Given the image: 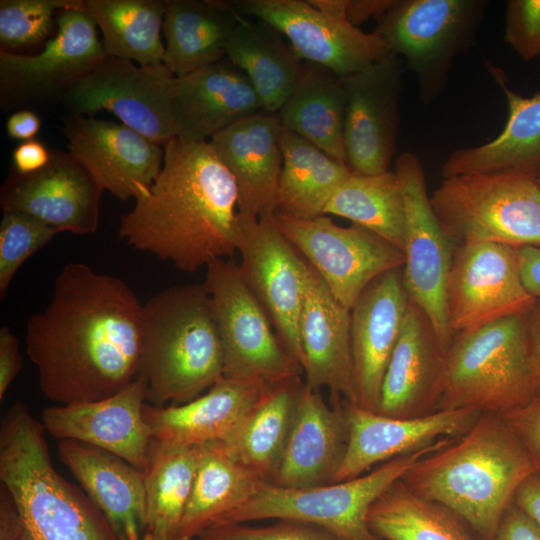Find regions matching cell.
Masks as SVG:
<instances>
[{"label": "cell", "mask_w": 540, "mask_h": 540, "mask_svg": "<svg viewBox=\"0 0 540 540\" xmlns=\"http://www.w3.org/2000/svg\"><path fill=\"white\" fill-rule=\"evenodd\" d=\"M142 307L122 279L66 264L47 307L26 322V353L39 385L62 404L106 398L138 376Z\"/></svg>", "instance_id": "cell-1"}, {"label": "cell", "mask_w": 540, "mask_h": 540, "mask_svg": "<svg viewBox=\"0 0 540 540\" xmlns=\"http://www.w3.org/2000/svg\"><path fill=\"white\" fill-rule=\"evenodd\" d=\"M149 190L122 216L119 236L133 248L195 272L237 252L239 196L209 141L172 138Z\"/></svg>", "instance_id": "cell-2"}, {"label": "cell", "mask_w": 540, "mask_h": 540, "mask_svg": "<svg viewBox=\"0 0 540 540\" xmlns=\"http://www.w3.org/2000/svg\"><path fill=\"white\" fill-rule=\"evenodd\" d=\"M539 472L498 414H480L463 435L422 457L401 478L415 494L456 513L480 540H493L520 485Z\"/></svg>", "instance_id": "cell-3"}, {"label": "cell", "mask_w": 540, "mask_h": 540, "mask_svg": "<svg viewBox=\"0 0 540 540\" xmlns=\"http://www.w3.org/2000/svg\"><path fill=\"white\" fill-rule=\"evenodd\" d=\"M42 422L16 401L0 427V481L19 521V540H123L106 516L55 469Z\"/></svg>", "instance_id": "cell-4"}, {"label": "cell", "mask_w": 540, "mask_h": 540, "mask_svg": "<svg viewBox=\"0 0 540 540\" xmlns=\"http://www.w3.org/2000/svg\"><path fill=\"white\" fill-rule=\"evenodd\" d=\"M138 376L146 401L187 403L224 377V354L203 284L170 286L142 307Z\"/></svg>", "instance_id": "cell-5"}, {"label": "cell", "mask_w": 540, "mask_h": 540, "mask_svg": "<svg viewBox=\"0 0 540 540\" xmlns=\"http://www.w3.org/2000/svg\"><path fill=\"white\" fill-rule=\"evenodd\" d=\"M535 396L526 314L453 336L445 354L438 410L500 415Z\"/></svg>", "instance_id": "cell-6"}, {"label": "cell", "mask_w": 540, "mask_h": 540, "mask_svg": "<svg viewBox=\"0 0 540 540\" xmlns=\"http://www.w3.org/2000/svg\"><path fill=\"white\" fill-rule=\"evenodd\" d=\"M430 202L453 242L540 248V185L534 176L513 171L456 175L443 179Z\"/></svg>", "instance_id": "cell-7"}, {"label": "cell", "mask_w": 540, "mask_h": 540, "mask_svg": "<svg viewBox=\"0 0 540 540\" xmlns=\"http://www.w3.org/2000/svg\"><path fill=\"white\" fill-rule=\"evenodd\" d=\"M452 438H442L417 451L383 462L359 477L327 485L287 489L263 485L247 502L217 524L263 519H289L323 528L340 540H382L369 528L372 504L422 457Z\"/></svg>", "instance_id": "cell-8"}, {"label": "cell", "mask_w": 540, "mask_h": 540, "mask_svg": "<svg viewBox=\"0 0 540 540\" xmlns=\"http://www.w3.org/2000/svg\"><path fill=\"white\" fill-rule=\"evenodd\" d=\"M488 2L482 0H393L374 32L391 54L417 77L422 103L447 84L455 57L473 42Z\"/></svg>", "instance_id": "cell-9"}, {"label": "cell", "mask_w": 540, "mask_h": 540, "mask_svg": "<svg viewBox=\"0 0 540 540\" xmlns=\"http://www.w3.org/2000/svg\"><path fill=\"white\" fill-rule=\"evenodd\" d=\"M203 286L219 332L224 377L275 384L303 375L246 286L233 259H217L206 267Z\"/></svg>", "instance_id": "cell-10"}, {"label": "cell", "mask_w": 540, "mask_h": 540, "mask_svg": "<svg viewBox=\"0 0 540 540\" xmlns=\"http://www.w3.org/2000/svg\"><path fill=\"white\" fill-rule=\"evenodd\" d=\"M57 32L35 55L0 50V103L15 109L64 99L107 56L83 9L57 14Z\"/></svg>", "instance_id": "cell-11"}, {"label": "cell", "mask_w": 540, "mask_h": 540, "mask_svg": "<svg viewBox=\"0 0 540 540\" xmlns=\"http://www.w3.org/2000/svg\"><path fill=\"white\" fill-rule=\"evenodd\" d=\"M394 171L401 181L405 201L403 286L409 301L427 316L446 353L453 338L445 291L454 242L443 230L431 206L418 156L412 152L400 154Z\"/></svg>", "instance_id": "cell-12"}, {"label": "cell", "mask_w": 540, "mask_h": 540, "mask_svg": "<svg viewBox=\"0 0 540 540\" xmlns=\"http://www.w3.org/2000/svg\"><path fill=\"white\" fill-rule=\"evenodd\" d=\"M274 219L333 296L350 310L374 279L404 266L401 250L359 225L343 227L325 215L299 219L278 211Z\"/></svg>", "instance_id": "cell-13"}, {"label": "cell", "mask_w": 540, "mask_h": 540, "mask_svg": "<svg viewBox=\"0 0 540 540\" xmlns=\"http://www.w3.org/2000/svg\"><path fill=\"white\" fill-rule=\"evenodd\" d=\"M173 86L174 76L164 63L140 66L106 56L63 101L73 117L110 111L122 124L164 146L177 136Z\"/></svg>", "instance_id": "cell-14"}, {"label": "cell", "mask_w": 540, "mask_h": 540, "mask_svg": "<svg viewBox=\"0 0 540 540\" xmlns=\"http://www.w3.org/2000/svg\"><path fill=\"white\" fill-rule=\"evenodd\" d=\"M237 252L246 286L268 316L284 348L303 368L299 319L307 261L280 231L274 215L255 219L240 214Z\"/></svg>", "instance_id": "cell-15"}, {"label": "cell", "mask_w": 540, "mask_h": 540, "mask_svg": "<svg viewBox=\"0 0 540 540\" xmlns=\"http://www.w3.org/2000/svg\"><path fill=\"white\" fill-rule=\"evenodd\" d=\"M458 244L445 291L453 336L532 310L538 299L523 284L516 247L489 242Z\"/></svg>", "instance_id": "cell-16"}, {"label": "cell", "mask_w": 540, "mask_h": 540, "mask_svg": "<svg viewBox=\"0 0 540 540\" xmlns=\"http://www.w3.org/2000/svg\"><path fill=\"white\" fill-rule=\"evenodd\" d=\"M242 16L278 30L303 62L330 69L341 77L362 71L390 54L383 39L346 19L324 13L308 0H240Z\"/></svg>", "instance_id": "cell-17"}, {"label": "cell", "mask_w": 540, "mask_h": 540, "mask_svg": "<svg viewBox=\"0 0 540 540\" xmlns=\"http://www.w3.org/2000/svg\"><path fill=\"white\" fill-rule=\"evenodd\" d=\"M403 61L388 54L368 68L343 77L346 165L352 173L389 170L399 133Z\"/></svg>", "instance_id": "cell-18"}, {"label": "cell", "mask_w": 540, "mask_h": 540, "mask_svg": "<svg viewBox=\"0 0 540 540\" xmlns=\"http://www.w3.org/2000/svg\"><path fill=\"white\" fill-rule=\"evenodd\" d=\"M63 133L68 153L103 191L120 200L145 194L161 171L163 146L124 124L72 116Z\"/></svg>", "instance_id": "cell-19"}, {"label": "cell", "mask_w": 540, "mask_h": 540, "mask_svg": "<svg viewBox=\"0 0 540 540\" xmlns=\"http://www.w3.org/2000/svg\"><path fill=\"white\" fill-rule=\"evenodd\" d=\"M51 151L41 170L28 175L15 172L4 182L2 212L31 215L58 232H95L103 190L69 153Z\"/></svg>", "instance_id": "cell-20"}, {"label": "cell", "mask_w": 540, "mask_h": 540, "mask_svg": "<svg viewBox=\"0 0 540 540\" xmlns=\"http://www.w3.org/2000/svg\"><path fill=\"white\" fill-rule=\"evenodd\" d=\"M145 380L137 376L120 391L100 400L62 404L43 410L46 433L111 452L143 472L152 440L143 418Z\"/></svg>", "instance_id": "cell-21"}, {"label": "cell", "mask_w": 540, "mask_h": 540, "mask_svg": "<svg viewBox=\"0 0 540 540\" xmlns=\"http://www.w3.org/2000/svg\"><path fill=\"white\" fill-rule=\"evenodd\" d=\"M348 442L334 483L359 477L379 462L466 433L481 413L472 409L438 410L416 418L380 415L342 399Z\"/></svg>", "instance_id": "cell-22"}, {"label": "cell", "mask_w": 540, "mask_h": 540, "mask_svg": "<svg viewBox=\"0 0 540 540\" xmlns=\"http://www.w3.org/2000/svg\"><path fill=\"white\" fill-rule=\"evenodd\" d=\"M409 299L402 268L374 279L351 308L356 404L376 411L384 373L401 334Z\"/></svg>", "instance_id": "cell-23"}, {"label": "cell", "mask_w": 540, "mask_h": 540, "mask_svg": "<svg viewBox=\"0 0 540 540\" xmlns=\"http://www.w3.org/2000/svg\"><path fill=\"white\" fill-rule=\"evenodd\" d=\"M350 324L351 310L333 296L307 262L299 319L305 385L319 391L327 388L332 399L356 404Z\"/></svg>", "instance_id": "cell-24"}, {"label": "cell", "mask_w": 540, "mask_h": 540, "mask_svg": "<svg viewBox=\"0 0 540 540\" xmlns=\"http://www.w3.org/2000/svg\"><path fill=\"white\" fill-rule=\"evenodd\" d=\"M347 442L342 398L332 399L329 406L319 390L304 384L289 436L269 484L297 489L334 483Z\"/></svg>", "instance_id": "cell-25"}, {"label": "cell", "mask_w": 540, "mask_h": 540, "mask_svg": "<svg viewBox=\"0 0 540 540\" xmlns=\"http://www.w3.org/2000/svg\"><path fill=\"white\" fill-rule=\"evenodd\" d=\"M445 354L427 316L410 302L384 373L375 412L387 417L416 418L438 411Z\"/></svg>", "instance_id": "cell-26"}, {"label": "cell", "mask_w": 540, "mask_h": 540, "mask_svg": "<svg viewBox=\"0 0 540 540\" xmlns=\"http://www.w3.org/2000/svg\"><path fill=\"white\" fill-rule=\"evenodd\" d=\"M262 111L252 83L227 58L174 77L176 137L183 141H209L218 132Z\"/></svg>", "instance_id": "cell-27"}, {"label": "cell", "mask_w": 540, "mask_h": 540, "mask_svg": "<svg viewBox=\"0 0 540 540\" xmlns=\"http://www.w3.org/2000/svg\"><path fill=\"white\" fill-rule=\"evenodd\" d=\"M281 130L277 114L262 111L209 140L235 179L239 213L245 217L259 219L277 211Z\"/></svg>", "instance_id": "cell-28"}, {"label": "cell", "mask_w": 540, "mask_h": 540, "mask_svg": "<svg viewBox=\"0 0 540 540\" xmlns=\"http://www.w3.org/2000/svg\"><path fill=\"white\" fill-rule=\"evenodd\" d=\"M273 384L219 379L204 394L180 405L144 404L143 418L152 439L185 446L225 442Z\"/></svg>", "instance_id": "cell-29"}, {"label": "cell", "mask_w": 540, "mask_h": 540, "mask_svg": "<svg viewBox=\"0 0 540 540\" xmlns=\"http://www.w3.org/2000/svg\"><path fill=\"white\" fill-rule=\"evenodd\" d=\"M61 462L123 540H142L146 499L143 473L123 458L75 440H59Z\"/></svg>", "instance_id": "cell-30"}, {"label": "cell", "mask_w": 540, "mask_h": 540, "mask_svg": "<svg viewBox=\"0 0 540 540\" xmlns=\"http://www.w3.org/2000/svg\"><path fill=\"white\" fill-rule=\"evenodd\" d=\"M488 69L506 96V124L493 140L454 150L443 163L442 175L513 171L540 178V92L523 97L507 86L501 69L491 64Z\"/></svg>", "instance_id": "cell-31"}, {"label": "cell", "mask_w": 540, "mask_h": 540, "mask_svg": "<svg viewBox=\"0 0 540 540\" xmlns=\"http://www.w3.org/2000/svg\"><path fill=\"white\" fill-rule=\"evenodd\" d=\"M240 17L229 1L167 0L164 65L181 77L225 59Z\"/></svg>", "instance_id": "cell-32"}, {"label": "cell", "mask_w": 540, "mask_h": 540, "mask_svg": "<svg viewBox=\"0 0 540 540\" xmlns=\"http://www.w3.org/2000/svg\"><path fill=\"white\" fill-rule=\"evenodd\" d=\"M226 58L247 76L263 110L272 114L292 94L304 64L278 30L242 15L227 44Z\"/></svg>", "instance_id": "cell-33"}, {"label": "cell", "mask_w": 540, "mask_h": 540, "mask_svg": "<svg viewBox=\"0 0 540 540\" xmlns=\"http://www.w3.org/2000/svg\"><path fill=\"white\" fill-rule=\"evenodd\" d=\"M346 102L343 77L326 67L304 62L296 87L277 116L283 130L299 135L346 165Z\"/></svg>", "instance_id": "cell-34"}, {"label": "cell", "mask_w": 540, "mask_h": 540, "mask_svg": "<svg viewBox=\"0 0 540 540\" xmlns=\"http://www.w3.org/2000/svg\"><path fill=\"white\" fill-rule=\"evenodd\" d=\"M265 484L222 442L200 446L199 464L176 540H194Z\"/></svg>", "instance_id": "cell-35"}, {"label": "cell", "mask_w": 540, "mask_h": 540, "mask_svg": "<svg viewBox=\"0 0 540 540\" xmlns=\"http://www.w3.org/2000/svg\"><path fill=\"white\" fill-rule=\"evenodd\" d=\"M304 384L301 376H295L271 385L222 442L237 461L268 484L284 450Z\"/></svg>", "instance_id": "cell-36"}, {"label": "cell", "mask_w": 540, "mask_h": 540, "mask_svg": "<svg viewBox=\"0 0 540 540\" xmlns=\"http://www.w3.org/2000/svg\"><path fill=\"white\" fill-rule=\"evenodd\" d=\"M282 169L277 192V211L299 219L325 215L349 168L299 135L281 130Z\"/></svg>", "instance_id": "cell-37"}, {"label": "cell", "mask_w": 540, "mask_h": 540, "mask_svg": "<svg viewBox=\"0 0 540 540\" xmlns=\"http://www.w3.org/2000/svg\"><path fill=\"white\" fill-rule=\"evenodd\" d=\"M200 458V446L152 439L143 470L146 499L145 531L176 540Z\"/></svg>", "instance_id": "cell-38"}, {"label": "cell", "mask_w": 540, "mask_h": 540, "mask_svg": "<svg viewBox=\"0 0 540 540\" xmlns=\"http://www.w3.org/2000/svg\"><path fill=\"white\" fill-rule=\"evenodd\" d=\"M166 6L167 0H84L83 10L100 28L107 56L152 66L163 63Z\"/></svg>", "instance_id": "cell-39"}, {"label": "cell", "mask_w": 540, "mask_h": 540, "mask_svg": "<svg viewBox=\"0 0 540 540\" xmlns=\"http://www.w3.org/2000/svg\"><path fill=\"white\" fill-rule=\"evenodd\" d=\"M367 523L382 540H478L456 513L415 494L401 479L372 504Z\"/></svg>", "instance_id": "cell-40"}, {"label": "cell", "mask_w": 540, "mask_h": 540, "mask_svg": "<svg viewBox=\"0 0 540 540\" xmlns=\"http://www.w3.org/2000/svg\"><path fill=\"white\" fill-rule=\"evenodd\" d=\"M326 214L346 218L403 252L405 201L394 170L378 174L351 172L328 202Z\"/></svg>", "instance_id": "cell-41"}, {"label": "cell", "mask_w": 540, "mask_h": 540, "mask_svg": "<svg viewBox=\"0 0 540 540\" xmlns=\"http://www.w3.org/2000/svg\"><path fill=\"white\" fill-rule=\"evenodd\" d=\"M84 0H1L0 44L8 52L42 42L49 34L53 15L66 9H83Z\"/></svg>", "instance_id": "cell-42"}, {"label": "cell", "mask_w": 540, "mask_h": 540, "mask_svg": "<svg viewBox=\"0 0 540 540\" xmlns=\"http://www.w3.org/2000/svg\"><path fill=\"white\" fill-rule=\"evenodd\" d=\"M59 232L20 212L3 213L0 222V298L3 300L22 264Z\"/></svg>", "instance_id": "cell-43"}, {"label": "cell", "mask_w": 540, "mask_h": 540, "mask_svg": "<svg viewBox=\"0 0 540 540\" xmlns=\"http://www.w3.org/2000/svg\"><path fill=\"white\" fill-rule=\"evenodd\" d=\"M201 540H340L318 526L289 519H279L265 527L245 523L213 525L199 537Z\"/></svg>", "instance_id": "cell-44"}, {"label": "cell", "mask_w": 540, "mask_h": 540, "mask_svg": "<svg viewBox=\"0 0 540 540\" xmlns=\"http://www.w3.org/2000/svg\"><path fill=\"white\" fill-rule=\"evenodd\" d=\"M504 41L525 61L540 55V0H509Z\"/></svg>", "instance_id": "cell-45"}, {"label": "cell", "mask_w": 540, "mask_h": 540, "mask_svg": "<svg viewBox=\"0 0 540 540\" xmlns=\"http://www.w3.org/2000/svg\"><path fill=\"white\" fill-rule=\"evenodd\" d=\"M500 416L528 450L540 473V394Z\"/></svg>", "instance_id": "cell-46"}, {"label": "cell", "mask_w": 540, "mask_h": 540, "mask_svg": "<svg viewBox=\"0 0 540 540\" xmlns=\"http://www.w3.org/2000/svg\"><path fill=\"white\" fill-rule=\"evenodd\" d=\"M493 540H540V525L513 502Z\"/></svg>", "instance_id": "cell-47"}, {"label": "cell", "mask_w": 540, "mask_h": 540, "mask_svg": "<svg viewBox=\"0 0 540 540\" xmlns=\"http://www.w3.org/2000/svg\"><path fill=\"white\" fill-rule=\"evenodd\" d=\"M23 361L16 336L7 326L0 329V400L22 369Z\"/></svg>", "instance_id": "cell-48"}, {"label": "cell", "mask_w": 540, "mask_h": 540, "mask_svg": "<svg viewBox=\"0 0 540 540\" xmlns=\"http://www.w3.org/2000/svg\"><path fill=\"white\" fill-rule=\"evenodd\" d=\"M52 151L38 139L23 141L12 152L15 172L28 175L41 170L47 165Z\"/></svg>", "instance_id": "cell-49"}, {"label": "cell", "mask_w": 540, "mask_h": 540, "mask_svg": "<svg viewBox=\"0 0 540 540\" xmlns=\"http://www.w3.org/2000/svg\"><path fill=\"white\" fill-rule=\"evenodd\" d=\"M517 249L523 284L534 298L540 300V248L525 246Z\"/></svg>", "instance_id": "cell-50"}, {"label": "cell", "mask_w": 540, "mask_h": 540, "mask_svg": "<svg viewBox=\"0 0 540 540\" xmlns=\"http://www.w3.org/2000/svg\"><path fill=\"white\" fill-rule=\"evenodd\" d=\"M40 128L39 116L30 109H18L6 121L8 136L22 142L34 139Z\"/></svg>", "instance_id": "cell-51"}, {"label": "cell", "mask_w": 540, "mask_h": 540, "mask_svg": "<svg viewBox=\"0 0 540 540\" xmlns=\"http://www.w3.org/2000/svg\"><path fill=\"white\" fill-rule=\"evenodd\" d=\"M514 504L540 525V473L528 477L515 493Z\"/></svg>", "instance_id": "cell-52"}, {"label": "cell", "mask_w": 540, "mask_h": 540, "mask_svg": "<svg viewBox=\"0 0 540 540\" xmlns=\"http://www.w3.org/2000/svg\"><path fill=\"white\" fill-rule=\"evenodd\" d=\"M528 345L537 395L540 394V300L526 314Z\"/></svg>", "instance_id": "cell-53"}, {"label": "cell", "mask_w": 540, "mask_h": 540, "mask_svg": "<svg viewBox=\"0 0 540 540\" xmlns=\"http://www.w3.org/2000/svg\"><path fill=\"white\" fill-rule=\"evenodd\" d=\"M393 0H347L346 17L349 23L358 27L370 18L379 19L390 7Z\"/></svg>", "instance_id": "cell-54"}, {"label": "cell", "mask_w": 540, "mask_h": 540, "mask_svg": "<svg viewBox=\"0 0 540 540\" xmlns=\"http://www.w3.org/2000/svg\"><path fill=\"white\" fill-rule=\"evenodd\" d=\"M0 540H19V521L14 503L1 486L0 489Z\"/></svg>", "instance_id": "cell-55"}, {"label": "cell", "mask_w": 540, "mask_h": 540, "mask_svg": "<svg viewBox=\"0 0 540 540\" xmlns=\"http://www.w3.org/2000/svg\"><path fill=\"white\" fill-rule=\"evenodd\" d=\"M142 540H164L148 531H145L144 534H143V538Z\"/></svg>", "instance_id": "cell-56"}, {"label": "cell", "mask_w": 540, "mask_h": 540, "mask_svg": "<svg viewBox=\"0 0 540 540\" xmlns=\"http://www.w3.org/2000/svg\"><path fill=\"white\" fill-rule=\"evenodd\" d=\"M538 183H539V185H540V178H538Z\"/></svg>", "instance_id": "cell-57"}]
</instances>
